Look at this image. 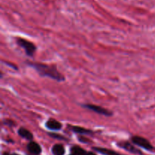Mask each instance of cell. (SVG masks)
I'll list each match as a JSON object with an SVG mask.
<instances>
[{"instance_id": "cell-16", "label": "cell", "mask_w": 155, "mask_h": 155, "mask_svg": "<svg viewBox=\"0 0 155 155\" xmlns=\"http://www.w3.org/2000/svg\"><path fill=\"white\" fill-rule=\"evenodd\" d=\"M87 155H95V153H92V152H88Z\"/></svg>"}, {"instance_id": "cell-12", "label": "cell", "mask_w": 155, "mask_h": 155, "mask_svg": "<svg viewBox=\"0 0 155 155\" xmlns=\"http://www.w3.org/2000/svg\"><path fill=\"white\" fill-rule=\"evenodd\" d=\"M71 153L74 155H87L88 152H86L84 149L80 147V146H74L71 149Z\"/></svg>"}, {"instance_id": "cell-4", "label": "cell", "mask_w": 155, "mask_h": 155, "mask_svg": "<svg viewBox=\"0 0 155 155\" xmlns=\"http://www.w3.org/2000/svg\"><path fill=\"white\" fill-rule=\"evenodd\" d=\"M132 141H133V144H136V145L139 146V147H142V148L145 149V150H153V146L151 145V143L145 138H142L140 136H133L131 138Z\"/></svg>"}, {"instance_id": "cell-7", "label": "cell", "mask_w": 155, "mask_h": 155, "mask_svg": "<svg viewBox=\"0 0 155 155\" xmlns=\"http://www.w3.org/2000/svg\"><path fill=\"white\" fill-rule=\"evenodd\" d=\"M27 150H29V152L34 155H39L42 151V149H41L39 144L36 142H34V141H30L27 144Z\"/></svg>"}, {"instance_id": "cell-11", "label": "cell", "mask_w": 155, "mask_h": 155, "mask_svg": "<svg viewBox=\"0 0 155 155\" xmlns=\"http://www.w3.org/2000/svg\"><path fill=\"white\" fill-rule=\"evenodd\" d=\"M53 155H64L65 153L64 147L61 144H54L51 149Z\"/></svg>"}, {"instance_id": "cell-17", "label": "cell", "mask_w": 155, "mask_h": 155, "mask_svg": "<svg viewBox=\"0 0 155 155\" xmlns=\"http://www.w3.org/2000/svg\"><path fill=\"white\" fill-rule=\"evenodd\" d=\"M71 155H74V154H71Z\"/></svg>"}, {"instance_id": "cell-5", "label": "cell", "mask_w": 155, "mask_h": 155, "mask_svg": "<svg viewBox=\"0 0 155 155\" xmlns=\"http://www.w3.org/2000/svg\"><path fill=\"white\" fill-rule=\"evenodd\" d=\"M45 127L51 131H58L62 128V124L59 122L58 120L50 119L47 120V122H45Z\"/></svg>"}, {"instance_id": "cell-15", "label": "cell", "mask_w": 155, "mask_h": 155, "mask_svg": "<svg viewBox=\"0 0 155 155\" xmlns=\"http://www.w3.org/2000/svg\"><path fill=\"white\" fill-rule=\"evenodd\" d=\"M2 155H18V154H17V153H8V152H4V153H2Z\"/></svg>"}, {"instance_id": "cell-2", "label": "cell", "mask_w": 155, "mask_h": 155, "mask_svg": "<svg viewBox=\"0 0 155 155\" xmlns=\"http://www.w3.org/2000/svg\"><path fill=\"white\" fill-rule=\"evenodd\" d=\"M17 43H18V45L22 47L24 50H25V53L27 56H32L33 55V53L36 51V46L32 42L27 40L25 39H22V38H18L17 39Z\"/></svg>"}, {"instance_id": "cell-9", "label": "cell", "mask_w": 155, "mask_h": 155, "mask_svg": "<svg viewBox=\"0 0 155 155\" xmlns=\"http://www.w3.org/2000/svg\"><path fill=\"white\" fill-rule=\"evenodd\" d=\"M71 129L75 133L82 134V135H91V134L93 133L92 130L85 129V128H82L80 126H71Z\"/></svg>"}, {"instance_id": "cell-8", "label": "cell", "mask_w": 155, "mask_h": 155, "mask_svg": "<svg viewBox=\"0 0 155 155\" xmlns=\"http://www.w3.org/2000/svg\"><path fill=\"white\" fill-rule=\"evenodd\" d=\"M18 133L20 136L25 138V139L29 140V141H31V140L33 138V134L31 133V132L27 130V129H25V128H23V127L20 128V129H18Z\"/></svg>"}, {"instance_id": "cell-14", "label": "cell", "mask_w": 155, "mask_h": 155, "mask_svg": "<svg viewBox=\"0 0 155 155\" xmlns=\"http://www.w3.org/2000/svg\"><path fill=\"white\" fill-rule=\"evenodd\" d=\"M79 140H80V141H81V142H83V143H88L89 141V140L86 139V138H84V139H82L81 137H80V138H79Z\"/></svg>"}, {"instance_id": "cell-1", "label": "cell", "mask_w": 155, "mask_h": 155, "mask_svg": "<svg viewBox=\"0 0 155 155\" xmlns=\"http://www.w3.org/2000/svg\"><path fill=\"white\" fill-rule=\"evenodd\" d=\"M29 66L34 68L42 77H48L57 81H64V77L57 69L55 65H50L47 64L39 63V62H27Z\"/></svg>"}, {"instance_id": "cell-13", "label": "cell", "mask_w": 155, "mask_h": 155, "mask_svg": "<svg viewBox=\"0 0 155 155\" xmlns=\"http://www.w3.org/2000/svg\"><path fill=\"white\" fill-rule=\"evenodd\" d=\"M50 136L53 137L54 138H58V139H63L64 140L65 138L64 137H62L61 135H56V134H50Z\"/></svg>"}, {"instance_id": "cell-10", "label": "cell", "mask_w": 155, "mask_h": 155, "mask_svg": "<svg viewBox=\"0 0 155 155\" xmlns=\"http://www.w3.org/2000/svg\"><path fill=\"white\" fill-rule=\"evenodd\" d=\"M95 150H96L98 153H101L104 155H122L120 153H117V152L114 151V150H109L107 148H103V147H93Z\"/></svg>"}, {"instance_id": "cell-6", "label": "cell", "mask_w": 155, "mask_h": 155, "mask_svg": "<svg viewBox=\"0 0 155 155\" xmlns=\"http://www.w3.org/2000/svg\"><path fill=\"white\" fill-rule=\"evenodd\" d=\"M118 146L121 147L122 148L125 149V150H128V151L131 152V153H137V154H142V153L140 150H138V149L136 148V147H135L133 144H131L129 142H127V141L118 143Z\"/></svg>"}, {"instance_id": "cell-3", "label": "cell", "mask_w": 155, "mask_h": 155, "mask_svg": "<svg viewBox=\"0 0 155 155\" xmlns=\"http://www.w3.org/2000/svg\"><path fill=\"white\" fill-rule=\"evenodd\" d=\"M84 108L89 109V110H92L93 112H96V113L101 114V115H105V116H111L113 115V112L111 111L108 110V109H105V108H103L101 106H97V105L94 104H83L82 105Z\"/></svg>"}]
</instances>
